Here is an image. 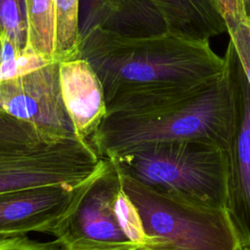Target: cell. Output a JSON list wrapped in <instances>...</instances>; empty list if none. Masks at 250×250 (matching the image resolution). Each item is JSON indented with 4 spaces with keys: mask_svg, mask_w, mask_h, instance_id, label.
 I'll use <instances>...</instances> for the list:
<instances>
[{
    "mask_svg": "<svg viewBox=\"0 0 250 250\" xmlns=\"http://www.w3.org/2000/svg\"><path fill=\"white\" fill-rule=\"evenodd\" d=\"M78 58L97 74L106 107L135 96L206 84L226 70L224 57L209 41L169 31L129 36L97 27L80 40Z\"/></svg>",
    "mask_w": 250,
    "mask_h": 250,
    "instance_id": "cell-1",
    "label": "cell"
},
{
    "mask_svg": "<svg viewBox=\"0 0 250 250\" xmlns=\"http://www.w3.org/2000/svg\"><path fill=\"white\" fill-rule=\"evenodd\" d=\"M226 73L195 90L128 104L105 113L89 138L97 152L117 159L142 146L203 140L226 146L229 124Z\"/></svg>",
    "mask_w": 250,
    "mask_h": 250,
    "instance_id": "cell-2",
    "label": "cell"
},
{
    "mask_svg": "<svg viewBox=\"0 0 250 250\" xmlns=\"http://www.w3.org/2000/svg\"><path fill=\"white\" fill-rule=\"evenodd\" d=\"M106 161L88 139L44 130L0 110V193L50 185L78 188Z\"/></svg>",
    "mask_w": 250,
    "mask_h": 250,
    "instance_id": "cell-3",
    "label": "cell"
},
{
    "mask_svg": "<svg viewBox=\"0 0 250 250\" xmlns=\"http://www.w3.org/2000/svg\"><path fill=\"white\" fill-rule=\"evenodd\" d=\"M112 161L122 174L156 191L225 208L227 157L225 147L216 143L203 140L157 143Z\"/></svg>",
    "mask_w": 250,
    "mask_h": 250,
    "instance_id": "cell-4",
    "label": "cell"
},
{
    "mask_svg": "<svg viewBox=\"0 0 250 250\" xmlns=\"http://www.w3.org/2000/svg\"><path fill=\"white\" fill-rule=\"evenodd\" d=\"M121 173V172H120ZM124 191L138 209L152 243L146 250H240L225 208L197 204L156 191L121 173Z\"/></svg>",
    "mask_w": 250,
    "mask_h": 250,
    "instance_id": "cell-5",
    "label": "cell"
},
{
    "mask_svg": "<svg viewBox=\"0 0 250 250\" xmlns=\"http://www.w3.org/2000/svg\"><path fill=\"white\" fill-rule=\"evenodd\" d=\"M229 92L225 209L242 247H250V85L229 41L224 55Z\"/></svg>",
    "mask_w": 250,
    "mask_h": 250,
    "instance_id": "cell-6",
    "label": "cell"
},
{
    "mask_svg": "<svg viewBox=\"0 0 250 250\" xmlns=\"http://www.w3.org/2000/svg\"><path fill=\"white\" fill-rule=\"evenodd\" d=\"M121 189L120 170L114 161L107 159L104 169L80 187L67 214L49 234L63 250L87 244L130 242L115 214Z\"/></svg>",
    "mask_w": 250,
    "mask_h": 250,
    "instance_id": "cell-7",
    "label": "cell"
},
{
    "mask_svg": "<svg viewBox=\"0 0 250 250\" xmlns=\"http://www.w3.org/2000/svg\"><path fill=\"white\" fill-rule=\"evenodd\" d=\"M0 110L44 130L76 135L62 102L57 62L1 81Z\"/></svg>",
    "mask_w": 250,
    "mask_h": 250,
    "instance_id": "cell-8",
    "label": "cell"
},
{
    "mask_svg": "<svg viewBox=\"0 0 250 250\" xmlns=\"http://www.w3.org/2000/svg\"><path fill=\"white\" fill-rule=\"evenodd\" d=\"M79 188L50 185L0 193V238L49 234L67 214Z\"/></svg>",
    "mask_w": 250,
    "mask_h": 250,
    "instance_id": "cell-9",
    "label": "cell"
},
{
    "mask_svg": "<svg viewBox=\"0 0 250 250\" xmlns=\"http://www.w3.org/2000/svg\"><path fill=\"white\" fill-rule=\"evenodd\" d=\"M60 87L63 104L76 135L88 139L106 113L101 82L83 59L59 62Z\"/></svg>",
    "mask_w": 250,
    "mask_h": 250,
    "instance_id": "cell-10",
    "label": "cell"
},
{
    "mask_svg": "<svg viewBox=\"0 0 250 250\" xmlns=\"http://www.w3.org/2000/svg\"><path fill=\"white\" fill-rule=\"evenodd\" d=\"M171 33L209 41L227 30L214 0H152Z\"/></svg>",
    "mask_w": 250,
    "mask_h": 250,
    "instance_id": "cell-11",
    "label": "cell"
},
{
    "mask_svg": "<svg viewBox=\"0 0 250 250\" xmlns=\"http://www.w3.org/2000/svg\"><path fill=\"white\" fill-rule=\"evenodd\" d=\"M23 1L27 24L26 48L48 62H57L54 0Z\"/></svg>",
    "mask_w": 250,
    "mask_h": 250,
    "instance_id": "cell-12",
    "label": "cell"
},
{
    "mask_svg": "<svg viewBox=\"0 0 250 250\" xmlns=\"http://www.w3.org/2000/svg\"><path fill=\"white\" fill-rule=\"evenodd\" d=\"M56 14V61L78 58L79 0H54Z\"/></svg>",
    "mask_w": 250,
    "mask_h": 250,
    "instance_id": "cell-13",
    "label": "cell"
},
{
    "mask_svg": "<svg viewBox=\"0 0 250 250\" xmlns=\"http://www.w3.org/2000/svg\"><path fill=\"white\" fill-rule=\"evenodd\" d=\"M49 63L51 62L31 50H19L8 39L0 36V82L30 73Z\"/></svg>",
    "mask_w": 250,
    "mask_h": 250,
    "instance_id": "cell-14",
    "label": "cell"
},
{
    "mask_svg": "<svg viewBox=\"0 0 250 250\" xmlns=\"http://www.w3.org/2000/svg\"><path fill=\"white\" fill-rule=\"evenodd\" d=\"M121 0H79L80 40L97 27L107 28L119 13Z\"/></svg>",
    "mask_w": 250,
    "mask_h": 250,
    "instance_id": "cell-15",
    "label": "cell"
},
{
    "mask_svg": "<svg viewBox=\"0 0 250 250\" xmlns=\"http://www.w3.org/2000/svg\"><path fill=\"white\" fill-rule=\"evenodd\" d=\"M0 36L19 50L26 49L27 24L23 0H0Z\"/></svg>",
    "mask_w": 250,
    "mask_h": 250,
    "instance_id": "cell-16",
    "label": "cell"
},
{
    "mask_svg": "<svg viewBox=\"0 0 250 250\" xmlns=\"http://www.w3.org/2000/svg\"><path fill=\"white\" fill-rule=\"evenodd\" d=\"M115 214L122 231L131 243L138 245L152 243V238L148 237L144 229L137 207L124 191L123 187L116 198Z\"/></svg>",
    "mask_w": 250,
    "mask_h": 250,
    "instance_id": "cell-17",
    "label": "cell"
},
{
    "mask_svg": "<svg viewBox=\"0 0 250 250\" xmlns=\"http://www.w3.org/2000/svg\"><path fill=\"white\" fill-rule=\"evenodd\" d=\"M221 16L250 85V26L229 13H221Z\"/></svg>",
    "mask_w": 250,
    "mask_h": 250,
    "instance_id": "cell-18",
    "label": "cell"
},
{
    "mask_svg": "<svg viewBox=\"0 0 250 250\" xmlns=\"http://www.w3.org/2000/svg\"><path fill=\"white\" fill-rule=\"evenodd\" d=\"M0 250H63L56 241H39L27 235L0 238Z\"/></svg>",
    "mask_w": 250,
    "mask_h": 250,
    "instance_id": "cell-19",
    "label": "cell"
},
{
    "mask_svg": "<svg viewBox=\"0 0 250 250\" xmlns=\"http://www.w3.org/2000/svg\"><path fill=\"white\" fill-rule=\"evenodd\" d=\"M221 13H229L250 26V0H214Z\"/></svg>",
    "mask_w": 250,
    "mask_h": 250,
    "instance_id": "cell-20",
    "label": "cell"
},
{
    "mask_svg": "<svg viewBox=\"0 0 250 250\" xmlns=\"http://www.w3.org/2000/svg\"><path fill=\"white\" fill-rule=\"evenodd\" d=\"M69 250H146L141 245L131 242L121 244H87L80 245Z\"/></svg>",
    "mask_w": 250,
    "mask_h": 250,
    "instance_id": "cell-21",
    "label": "cell"
},
{
    "mask_svg": "<svg viewBox=\"0 0 250 250\" xmlns=\"http://www.w3.org/2000/svg\"><path fill=\"white\" fill-rule=\"evenodd\" d=\"M240 250H250V247H242Z\"/></svg>",
    "mask_w": 250,
    "mask_h": 250,
    "instance_id": "cell-22",
    "label": "cell"
}]
</instances>
